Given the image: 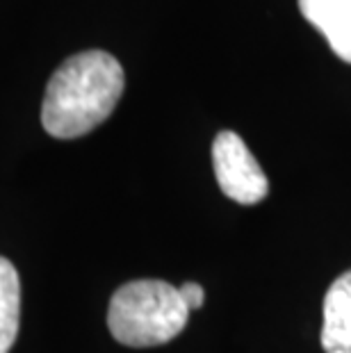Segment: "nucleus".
<instances>
[{
    "instance_id": "1",
    "label": "nucleus",
    "mask_w": 351,
    "mask_h": 353,
    "mask_svg": "<svg viewBox=\"0 0 351 353\" xmlns=\"http://www.w3.org/2000/svg\"><path fill=\"white\" fill-rule=\"evenodd\" d=\"M123 87L126 76L117 57L106 50L78 52L50 76L41 123L50 137H82L114 112Z\"/></svg>"
},
{
    "instance_id": "7",
    "label": "nucleus",
    "mask_w": 351,
    "mask_h": 353,
    "mask_svg": "<svg viewBox=\"0 0 351 353\" xmlns=\"http://www.w3.org/2000/svg\"><path fill=\"white\" fill-rule=\"evenodd\" d=\"M181 296H183V301H185V305L190 307V312L192 310H199L201 305H203V301H205V292H203V288H201L199 283H185V285H181Z\"/></svg>"
},
{
    "instance_id": "2",
    "label": "nucleus",
    "mask_w": 351,
    "mask_h": 353,
    "mask_svg": "<svg viewBox=\"0 0 351 353\" xmlns=\"http://www.w3.org/2000/svg\"><path fill=\"white\" fill-rule=\"evenodd\" d=\"M190 307L181 290L164 281L121 285L110 301L108 326L117 342L132 349L160 347L188 326Z\"/></svg>"
},
{
    "instance_id": "4",
    "label": "nucleus",
    "mask_w": 351,
    "mask_h": 353,
    "mask_svg": "<svg viewBox=\"0 0 351 353\" xmlns=\"http://www.w3.org/2000/svg\"><path fill=\"white\" fill-rule=\"evenodd\" d=\"M299 10L326 37L335 55L351 64V0H299Z\"/></svg>"
},
{
    "instance_id": "5",
    "label": "nucleus",
    "mask_w": 351,
    "mask_h": 353,
    "mask_svg": "<svg viewBox=\"0 0 351 353\" xmlns=\"http://www.w3.org/2000/svg\"><path fill=\"white\" fill-rule=\"evenodd\" d=\"M322 347L326 353H351V272L335 278L324 296Z\"/></svg>"
},
{
    "instance_id": "3",
    "label": "nucleus",
    "mask_w": 351,
    "mask_h": 353,
    "mask_svg": "<svg viewBox=\"0 0 351 353\" xmlns=\"http://www.w3.org/2000/svg\"><path fill=\"white\" fill-rule=\"evenodd\" d=\"M212 167L217 183L230 201L256 205L270 194L265 171L240 134L223 130L212 141Z\"/></svg>"
},
{
    "instance_id": "6",
    "label": "nucleus",
    "mask_w": 351,
    "mask_h": 353,
    "mask_svg": "<svg viewBox=\"0 0 351 353\" xmlns=\"http://www.w3.org/2000/svg\"><path fill=\"white\" fill-rule=\"evenodd\" d=\"M21 281L14 265L0 258V353H10L19 335Z\"/></svg>"
}]
</instances>
